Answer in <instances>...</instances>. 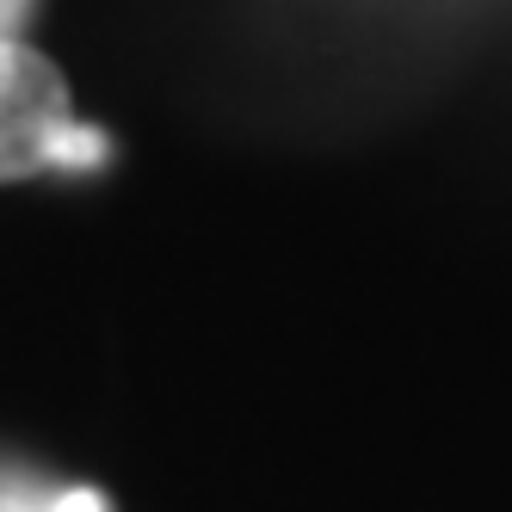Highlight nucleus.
<instances>
[{
    "mask_svg": "<svg viewBox=\"0 0 512 512\" xmlns=\"http://www.w3.org/2000/svg\"><path fill=\"white\" fill-rule=\"evenodd\" d=\"M68 81L50 56H38L19 38H0V186L56 167L62 136L75 130Z\"/></svg>",
    "mask_w": 512,
    "mask_h": 512,
    "instance_id": "obj_1",
    "label": "nucleus"
},
{
    "mask_svg": "<svg viewBox=\"0 0 512 512\" xmlns=\"http://www.w3.org/2000/svg\"><path fill=\"white\" fill-rule=\"evenodd\" d=\"M38 512H112L99 494H87V488H68V494H56V500H44Z\"/></svg>",
    "mask_w": 512,
    "mask_h": 512,
    "instance_id": "obj_2",
    "label": "nucleus"
},
{
    "mask_svg": "<svg viewBox=\"0 0 512 512\" xmlns=\"http://www.w3.org/2000/svg\"><path fill=\"white\" fill-rule=\"evenodd\" d=\"M25 19H31V0H0V38H13Z\"/></svg>",
    "mask_w": 512,
    "mask_h": 512,
    "instance_id": "obj_3",
    "label": "nucleus"
}]
</instances>
